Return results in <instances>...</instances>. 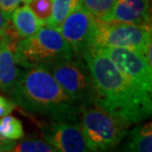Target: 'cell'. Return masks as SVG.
Listing matches in <instances>:
<instances>
[{
    "mask_svg": "<svg viewBox=\"0 0 152 152\" xmlns=\"http://www.w3.org/2000/svg\"><path fill=\"white\" fill-rule=\"evenodd\" d=\"M98 48L126 77L145 92H152V66L143 54L124 48Z\"/></svg>",
    "mask_w": 152,
    "mask_h": 152,
    "instance_id": "52a82bcc",
    "label": "cell"
},
{
    "mask_svg": "<svg viewBox=\"0 0 152 152\" xmlns=\"http://www.w3.org/2000/svg\"><path fill=\"white\" fill-rule=\"evenodd\" d=\"M8 22L9 21L4 17L2 11L0 10V31H4V30H6V28H7V26H8Z\"/></svg>",
    "mask_w": 152,
    "mask_h": 152,
    "instance_id": "7402d4cb",
    "label": "cell"
},
{
    "mask_svg": "<svg viewBox=\"0 0 152 152\" xmlns=\"http://www.w3.org/2000/svg\"><path fill=\"white\" fill-rule=\"evenodd\" d=\"M78 121L89 151H106L115 147L126 136L129 126L94 104L80 106Z\"/></svg>",
    "mask_w": 152,
    "mask_h": 152,
    "instance_id": "3957f363",
    "label": "cell"
},
{
    "mask_svg": "<svg viewBox=\"0 0 152 152\" xmlns=\"http://www.w3.org/2000/svg\"><path fill=\"white\" fill-rule=\"evenodd\" d=\"M42 137L57 152H87L86 139L79 121L50 120L42 126Z\"/></svg>",
    "mask_w": 152,
    "mask_h": 152,
    "instance_id": "9c48e42d",
    "label": "cell"
},
{
    "mask_svg": "<svg viewBox=\"0 0 152 152\" xmlns=\"http://www.w3.org/2000/svg\"><path fill=\"white\" fill-rule=\"evenodd\" d=\"M126 151L151 152L152 151V126L151 123L137 124L126 133Z\"/></svg>",
    "mask_w": 152,
    "mask_h": 152,
    "instance_id": "4fadbf2b",
    "label": "cell"
},
{
    "mask_svg": "<svg viewBox=\"0 0 152 152\" xmlns=\"http://www.w3.org/2000/svg\"><path fill=\"white\" fill-rule=\"evenodd\" d=\"M5 33H6V30H4V31H0V41H1L2 38L4 37Z\"/></svg>",
    "mask_w": 152,
    "mask_h": 152,
    "instance_id": "603a6c76",
    "label": "cell"
},
{
    "mask_svg": "<svg viewBox=\"0 0 152 152\" xmlns=\"http://www.w3.org/2000/svg\"><path fill=\"white\" fill-rule=\"evenodd\" d=\"M10 151L15 152H57L53 145L48 143L45 139L28 136L19 140H15Z\"/></svg>",
    "mask_w": 152,
    "mask_h": 152,
    "instance_id": "9a60e30c",
    "label": "cell"
},
{
    "mask_svg": "<svg viewBox=\"0 0 152 152\" xmlns=\"http://www.w3.org/2000/svg\"><path fill=\"white\" fill-rule=\"evenodd\" d=\"M96 19L83 5L70 12L59 26V32L67 42L73 56L83 57L92 47Z\"/></svg>",
    "mask_w": 152,
    "mask_h": 152,
    "instance_id": "ba28073f",
    "label": "cell"
},
{
    "mask_svg": "<svg viewBox=\"0 0 152 152\" xmlns=\"http://www.w3.org/2000/svg\"><path fill=\"white\" fill-rule=\"evenodd\" d=\"M17 106L11 99L5 98L0 95V118L10 115Z\"/></svg>",
    "mask_w": 152,
    "mask_h": 152,
    "instance_id": "ffe728a7",
    "label": "cell"
},
{
    "mask_svg": "<svg viewBox=\"0 0 152 152\" xmlns=\"http://www.w3.org/2000/svg\"><path fill=\"white\" fill-rule=\"evenodd\" d=\"M72 56L70 48L59 30L47 25L42 26L34 35L21 39L14 50L15 61L22 68Z\"/></svg>",
    "mask_w": 152,
    "mask_h": 152,
    "instance_id": "277c9868",
    "label": "cell"
},
{
    "mask_svg": "<svg viewBox=\"0 0 152 152\" xmlns=\"http://www.w3.org/2000/svg\"><path fill=\"white\" fill-rule=\"evenodd\" d=\"M82 6V0H53V11L47 26L58 29L66 16Z\"/></svg>",
    "mask_w": 152,
    "mask_h": 152,
    "instance_id": "5bb4252c",
    "label": "cell"
},
{
    "mask_svg": "<svg viewBox=\"0 0 152 152\" xmlns=\"http://www.w3.org/2000/svg\"><path fill=\"white\" fill-rule=\"evenodd\" d=\"M28 0H0V10L2 11L4 17L8 21H10L11 14L21 3H25Z\"/></svg>",
    "mask_w": 152,
    "mask_h": 152,
    "instance_id": "d6986e66",
    "label": "cell"
},
{
    "mask_svg": "<svg viewBox=\"0 0 152 152\" xmlns=\"http://www.w3.org/2000/svg\"><path fill=\"white\" fill-rule=\"evenodd\" d=\"M10 20L19 39H25L37 33L45 24L36 16L27 4L18 7L12 12Z\"/></svg>",
    "mask_w": 152,
    "mask_h": 152,
    "instance_id": "7c38bea8",
    "label": "cell"
},
{
    "mask_svg": "<svg viewBox=\"0 0 152 152\" xmlns=\"http://www.w3.org/2000/svg\"><path fill=\"white\" fill-rule=\"evenodd\" d=\"M102 21L151 28L150 0H115L112 10Z\"/></svg>",
    "mask_w": 152,
    "mask_h": 152,
    "instance_id": "30bf717a",
    "label": "cell"
},
{
    "mask_svg": "<svg viewBox=\"0 0 152 152\" xmlns=\"http://www.w3.org/2000/svg\"><path fill=\"white\" fill-rule=\"evenodd\" d=\"M21 68L14 58L11 38L5 33L0 50V92H8L15 84Z\"/></svg>",
    "mask_w": 152,
    "mask_h": 152,
    "instance_id": "8fae6325",
    "label": "cell"
},
{
    "mask_svg": "<svg viewBox=\"0 0 152 152\" xmlns=\"http://www.w3.org/2000/svg\"><path fill=\"white\" fill-rule=\"evenodd\" d=\"M83 59L93 80L94 105L129 124H140L151 117V93L126 77L98 47L88 48Z\"/></svg>",
    "mask_w": 152,
    "mask_h": 152,
    "instance_id": "6da1fadb",
    "label": "cell"
},
{
    "mask_svg": "<svg viewBox=\"0 0 152 152\" xmlns=\"http://www.w3.org/2000/svg\"><path fill=\"white\" fill-rule=\"evenodd\" d=\"M15 140H9L0 135V152H8L11 150Z\"/></svg>",
    "mask_w": 152,
    "mask_h": 152,
    "instance_id": "44dd1931",
    "label": "cell"
},
{
    "mask_svg": "<svg viewBox=\"0 0 152 152\" xmlns=\"http://www.w3.org/2000/svg\"><path fill=\"white\" fill-rule=\"evenodd\" d=\"M2 44H3V38H2V39L0 41V50H1V47H2Z\"/></svg>",
    "mask_w": 152,
    "mask_h": 152,
    "instance_id": "cb8c5ba5",
    "label": "cell"
},
{
    "mask_svg": "<svg viewBox=\"0 0 152 152\" xmlns=\"http://www.w3.org/2000/svg\"><path fill=\"white\" fill-rule=\"evenodd\" d=\"M0 135L9 140H19L24 136L22 121L10 115L0 118Z\"/></svg>",
    "mask_w": 152,
    "mask_h": 152,
    "instance_id": "2e32d148",
    "label": "cell"
},
{
    "mask_svg": "<svg viewBox=\"0 0 152 152\" xmlns=\"http://www.w3.org/2000/svg\"><path fill=\"white\" fill-rule=\"evenodd\" d=\"M115 0H82V5L97 20H103L112 10Z\"/></svg>",
    "mask_w": 152,
    "mask_h": 152,
    "instance_id": "e0dca14e",
    "label": "cell"
},
{
    "mask_svg": "<svg viewBox=\"0 0 152 152\" xmlns=\"http://www.w3.org/2000/svg\"><path fill=\"white\" fill-rule=\"evenodd\" d=\"M25 4L28 5L36 16L47 25L51 16L53 0H28Z\"/></svg>",
    "mask_w": 152,
    "mask_h": 152,
    "instance_id": "ac0fdd59",
    "label": "cell"
},
{
    "mask_svg": "<svg viewBox=\"0 0 152 152\" xmlns=\"http://www.w3.org/2000/svg\"><path fill=\"white\" fill-rule=\"evenodd\" d=\"M8 95L16 106L48 120L79 121L80 104L70 97L42 64L22 68Z\"/></svg>",
    "mask_w": 152,
    "mask_h": 152,
    "instance_id": "7a4b0ae2",
    "label": "cell"
},
{
    "mask_svg": "<svg viewBox=\"0 0 152 152\" xmlns=\"http://www.w3.org/2000/svg\"><path fill=\"white\" fill-rule=\"evenodd\" d=\"M39 64L45 66L62 89L80 105L93 104V80L83 57L72 56Z\"/></svg>",
    "mask_w": 152,
    "mask_h": 152,
    "instance_id": "5b68a950",
    "label": "cell"
},
{
    "mask_svg": "<svg viewBox=\"0 0 152 152\" xmlns=\"http://www.w3.org/2000/svg\"><path fill=\"white\" fill-rule=\"evenodd\" d=\"M150 45L151 28L96 19L92 45L129 48L144 56Z\"/></svg>",
    "mask_w": 152,
    "mask_h": 152,
    "instance_id": "8992f818",
    "label": "cell"
}]
</instances>
